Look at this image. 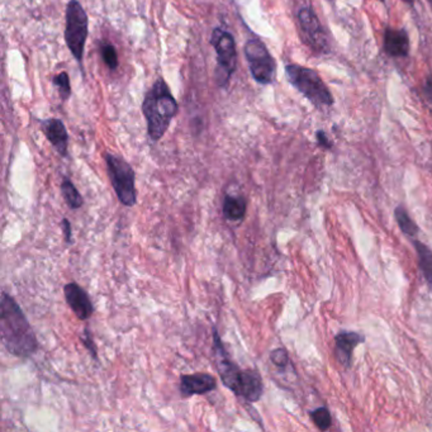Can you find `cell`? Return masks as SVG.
<instances>
[{
  "label": "cell",
  "mask_w": 432,
  "mask_h": 432,
  "mask_svg": "<svg viewBox=\"0 0 432 432\" xmlns=\"http://www.w3.org/2000/svg\"><path fill=\"white\" fill-rule=\"evenodd\" d=\"M0 331L1 341L12 355L28 358L36 353L38 349L36 335L18 303L6 292L1 294Z\"/></svg>",
  "instance_id": "1"
},
{
  "label": "cell",
  "mask_w": 432,
  "mask_h": 432,
  "mask_svg": "<svg viewBox=\"0 0 432 432\" xmlns=\"http://www.w3.org/2000/svg\"><path fill=\"white\" fill-rule=\"evenodd\" d=\"M142 113L147 121V133L153 142L165 135L170 123L178 113V103L164 79H158L146 93Z\"/></svg>",
  "instance_id": "2"
},
{
  "label": "cell",
  "mask_w": 432,
  "mask_h": 432,
  "mask_svg": "<svg viewBox=\"0 0 432 432\" xmlns=\"http://www.w3.org/2000/svg\"><path fill=\"white\" fill-rule=\"evenodd\" d=\"M285 74L289 83L315 106L330 107L333 104L331 92L317 72L304 66L290 64L285 66Z\"/></svg>",
  "instance_id": "3"
},
{
  "label": "cell",
  "mask_w": 432,
  "mask_h": 432,
  "mask_svg": "<svg viewBox=\"0 0 432 432\" xmlns=\"http://www.w3.org/2000/svg\"><path fill=\"white\" fill-rule=\"evenodd\" d=\"M89 32L87 12L78 0H70L66 8L65 42L72 56L83 64Z\"/></svg>",
  "instance_id": "4"
},
{
  "label": "cell",
  "mask_w": 432,
  "mask_h": 432,
  "mask_svg": "<svg viewBox=\"0 0 432 432\" xmlns=\"http://www.w3.org/2000/svg\"><path fill=\"white\" fill-rule=\"evenodd\" d=\"M210 44L217 52L216 79L218 87L229 85L231 76L238 67V51L235 38L230 32L222 28L213 29Z\"/></svg>",
  "instance_id": "5"
},
{
  "label": "cell",
  "mask_w": 432,
  "mask_h": 432,
  "mask_svg": "<svg viewBox=\"0 0 432 432\" xmlns=\"http://www.w3.org/2000/svg\"><path fill=\"white\" fill-rule=\"evenodd\" d=\"M104 158L112 187L119 202L126 207H133L136 204V175L133 167L123 158L115 153H106Z\"/></svg>",
  "instance_id": "6"
},
{
  "label": "cell",
  "mask_w": 432,
  "mask_h": 432,
  "mask_svg": "<svg viewBox=\"0 0 432 432\" xmlns=\"http://www.w3.org/2000/svg\"><path fill=\"white\" fill-rule=\"evenodd\" d=\"M245 56L252 78L263 85L272 84L275 79L276 64L267 46L258 38H251L246 42Z\"/></svg>",
  "instance_id": "7"
},
{
  "label": "cell",
  "mask_w": 432,
  "mask_h": 432,
  "mask_svg": "<svg viewBox=\"0 0 432 432\" xmlns=\"http://www.w3.org/2000/svg\"><path fill=\"white\" fill-rule=\"evenodd\" d=\"M298 23L304 44L318 55L330 52V41L322 24L312 8H302L298 13Z\"/></svg>",
  "instance_id": "8"
},
{
  "label": "cell",
  "mask_w": 432,
  "mask_h": 432,
  "mask_svg": "<svg viewBox=\"0 0 432 432\" xmlns=\"http://www.w3.org/2000/svg\"><path fill=\"white\" fill-rule=\"evenodd\" d=\"M213 351L217 370L221 381L226 388L230 389L231 392H233L238 396L244 376V370H241L238 364L231 360L230 355L224 350V344L216 329H213Z\"/></svg>",
  "instance_id": "9"
},
{
  "label": "cell",
  "mask_w": 432,
  "mask_h": 432,
  "mask_svg": "<svg viewBox=\"0 0 432 432\" xmlns=\"http://www.w3.org/2000/svg\"><path fill=\"white\" fill-rule=\"evenodd\" d=\"M65 299L69 307L72 308L75 316L85 321L88 318L92 317L94 313L93 303L88 296L87 292L80 287L76 283H69L64 288Z\"/></svg>",
  "instance_id": "10"
},
{
  "label": "cell",
  "mask_w": 432,
  "mask_h": 432,
  "mask_svg": "<svg viewBox=\"0 0 432 432\" xmlns=\"http://www.w3.org/2000/svg\"><path fill=\"white\" fill-rule=\"evenodd\" d=\"M217 388L216 378L207 373L183 374L181 376V393L183 397L201 396Z\"/></svg>",
  "instance_id": "11"
},
{
  "label": "cell",
  "mask_w": 432,
  "mask_h": 432,
  "mask_svg": "<svg viewBox=\"0 0 432 432\" xmlns=\"http://www.w3.org/2000/svg\"><path fill=\"white\" fill-rule=\"evenodd\" d=\"M41 130L44 131V136L47 137V140L55 147V150L61 156H67L69 135L64 122L58 118L41 121Z\"/></svg>",
  "instance_id": "12"
},
{
  "label": "cell",
  "mask_w": 432,
  "mask_h": 432,
  "mask_svg": "<svg viewBox=\"0 0 432 432\" xmlns=\"http://www.w3.org/2000/svg\"><path fill=\"white\" fill-rule=\"evenodd\" d=\"M384 51L390 58H406L410 53V37L404 29L388 28L384 33Z\"/></svg>",
  "instance_id": "13"
},
{
  "label": "cell",
  "mask_w": 432,
  "mask_h": 432,
  "mask_svg": "<svg viewBox=\"0 0 432 432\" xmlns=\"http://www.w3.org/2000/svg\"><path fill=\"white\" fill-rule=\"evenodd\" d=\"M264 392L261 376L256 370H244L242 382L240 385L238 397H244L247 402H258Z\"/></svg>",
  "instance_id": "14"
},
{
  "label": "cell",
  "mask_w": 432,
  "mask_h": 432,
  "mask_svg": "<svg viewBox=\"0 0 432 432\" xmlns=\"http://www.w3.org/2000/svg\"><path fill=\"white\" fill-rule=\"evenodd\" d=\"M364 341V338L355 332H341L336 336V351L339 355L340 363L349 367L353 350Z\"/></svg>",
  "instance_id": "15"
},
{
  "label": "cell",
  "mask_w": 432,
  "mask_h": 432,
  "mask_svg": "<svg viewBox=\"0 0 432 432\" xmlns=\"http://www.w3.org/2000/svg\"><path fill=\"white\" fill-rule=\"evenodd\" d=\"M247 202L242 195H224L222 212L227 221H242L246 216Z\"/></svg>",
  "instance_id": "16"
},
{
  "label": "cell",
  "mask_w": 432,
  "mask_h": 432,
  "mask_svg": "<svg viewBox=\"0 0 432 432\" xmlns=\"http://www.w3.org/2000/svg\"><path fill=\"white\" fill-rule=\"evenodd\" d=\"M61 194L65 199L66 204L72 209H79L83 204V197L79 193V190L74 185L70 179L65 178L61 183Z\"/></svg>",
  "instance_id": "17"
},
{
  "label": "cell",
  "mask_w": 432,
  "mask_h": 432,
  "mask_svg": "<svg viewBox=\"0 0 432 432\" xmlns=\"http://www.w3.org/2000/svg\"><path fill=\"white\" fill-rule=\"evenodd\" d=\"M415 247L417 250L421 270L432 288V251L422 242H415Z\"/></svg>",
  "instance_id": "18"
},
{
  "label": "cell",
  "mask_w": 432,
  "mask_h": 432,
  "mask_svg": "<svg viewBox=\"0 0 432 432\" xmlns=\"http://www.w3.org/2000/svg\"><path fill=\"white\" fill-rule=\"evenodd\" d=\"M396 218L401 230L404 231L406 235H408V236H416L417 235V224L410 219V217L407 215V212L404 208L398 207L396 209Z\"/></svg>",
  "instance_id": "19"
},
{
  "label": "cell",
  "mask_w": 432,
  "mask_h": 432,
  "mask_svg": "<svg viewBox=\"0 0 432 432\" xmlns=\"http://www.w3.org/2000/svg\"><path fill=\"white\" fill-rule=\"evenodd\" d=\"M53 85L58 88V93L63 101H67L72 95V87H70V79L67 72H60L56 76H53Z\"/></svg>",
  "instance_id": "20"
},
{
  "label": "cell",
  "mask_w": 432,
  "mask_h": 432,
  "mask_svg": "<svg viewBox=\"0 0 432 432\" xmlns=\"http://www.w3.org/2000/svg\"><path fill=\"white\" fill-rule=\"evenodd\" d=\"M310 417H312L313 422L316 424L318 429L322 430V431H326L331 426V415H330V412L326 407H321V408L313 410L310 413Z\"/></svg>",
  "instance_id": "21"
},
{
  "label": "cell",
  "mask_w": 432,
  "mask_h": 432,
  "mask_svg": "<svg viewBox=\"0 0 432 432\" xmlns=\"http://www.w3.org/2000/svg\"><path fill=\"white\" fill-rule=\"evenodd\" d=\"M101 55L104 64L108 66L110 70H115L118 66V56L115 46L110 44H101Z\"/></svg>",
  "instance_id": "22"
},
{
  "label": "cell",
  "mask_w": 432,
  "mask_h": 432,
  "mask_svg": "<svg viewBox=\"0 0 432 432\" xmlns=\"http://www.w3.org/2000/svg\"><path fill=\"white\" fill-rule=\"evenodd\" d=\"M270 359L276 367H284L288 364V354L284 349H276L273 353L270 354Z\"/></svg>",
  "instance_id": "23"
},
{
  "label": "cell",
  "mask_w": 432,
  "mask_h": 432,
  "mask_svg": "<svg viewBox=\"0 0 432 432\" xmlns=\"http://www.w3.org/2000/svg\"><path fill=\"white\" fill-rule=\"evenodd\" d=\"M80 339H81L83 345L87 347L88 350H89V353H90V355H93L94 359L97 360V359H98V355H97V346L94 344L93 336H92V333H90V331H89L88 329L84 330V333H83V336H81Z\"/></svg>",
  "instance_id": "24"
},
{
  "label": "cell",
  "mask_w": 432,
  "mask_h": 432,
  "mask_svg": "<svg viewBox=\"0 0 432 432\" xmlns=\"http://www.w3.org/2000/svg\"><path fill=\"white\" fill-rule=\"evenodd\" d=\"M61 229H63V232H64V238H65L66 242H67V244H72V224H70L67 218H64V219H63V222H61Z\"/></svg>",
  "instance_id": "25"
},
{
  "label": "cell",
  "mask_w": 432,
  "mask_h": 432,
  "mask_svg": "<svg viewBox=\"0 0 432 432\" xmlns=\"http://www.w3.org/2000/svg\"><path fill=\"white\" fill-rule=\"evenodd\" d=\"M422 90H424V94H425L427 101H431L432 103V75H429V76H427L425 84H424V87H422Z\"/></svg>",
  "instance_id": "26"
},
{
  "label": "cell",
  "mask_w": 432,
  "mask_h": 432,
  "mask_svg": "<svg viewBox=\"0 0 432 432\" xmlns=\"http://www.w3.org/2000/svg\"><path fill=\"white\" fill-rule=\"evenodd\" d=\"M316 136H317L318 144H321V146H324L326 149H330V147H331V142H330L329 137L324 135V132H322V131H318Z\"/></svg>",
  "instance_id": "27"
},
{
  "label": "cell",
  "mask_w": 432,
  "mask_h": 432,
  "mask_svg": "<svg viewBox=\"0 0 432 432\" xmlns=\"http://www.w3.org/2000/svg\"><path fill=\"white\" fill-rule=\"evenodd\" d=\"M404 3H407V4H412L415 0H404Z\"/></svg>",
  "instance_id": "28"
},
{
  "label": "cell",
  "mask_w": 432,
  "mask_h": 432,
  "mask_svg": "<svg viewBox=\"0 0 432 432\" xmlns=\"http://www.w3.org/2000/svg\"><path fill=\"white\" fill-rule=\"evenodd\" d=\"M427 1H429V3H430V6H431V7H432V0H427Z\"/></svg>",
  "instance_id": "29"
},
{
  "label": "cell",
  "mask_w": 432,
  "mask_h": 432,
  "mask_svg": "<svg viewBox=\"0 0 432 432\" xmlns=\"http://www.w3.org/2000/svg\"><path fill=\"white\" fill-rule=\"evenodd\" d=\"M378 1H384V0H378Z\"/></svg>",
  "instance_id": "30"
}]
</instances>
